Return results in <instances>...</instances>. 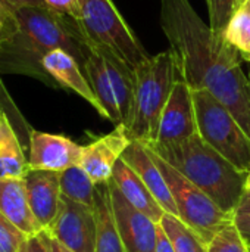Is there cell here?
Instances as JSON below:
<instances>
[{
	"label": "cell",
	"instance_id": "obj_23",
	"mask_svg": "<svg viewBox=\"0 0 250 252\" xmlns=\"http://www.w3.org/2000/svg\"><path fill=\"white\" fill-rule=\"evenodd\" d=\"M159 226L169 238L175 252H208V244L178 217L165 213Z\"/></svg>",
	"mask_w": 250,
	"mask_h": 252
},
{
	"label": "cell",
	"instance_id": "obj_21",
	"mask_svg": "<svg viewBox=\"0 0 250 252\" xmlns=\"http://www.w3.org/2000/svg\"><path fill=\"white\" fill-rule=\"evenodd\" d=\"M94 192L96 185L81 165H72L60 173L62 196L87 207H94Z\"/></svg>",
	"mask_w": 250,
	"mask_h": 252
},
{
	"label": "cell",
	"instance_id": "obj_18",
	"mask_svg": "<svg viewBox=\"0 0 250 252\" xmlns=\"http://www.w3.org/2000/svg\"><path fill=\"white\" fill-rule=\"evenodd\" d=\"M87 56L83 65L84 74L96 94V97L99 99L100 105L103 106L108 120L112 121L115 126H121V114H119V108L116 103V97L113 93V87L111 83V78L108 75L106 66L103 63L102 56L93 49V46L88 41V35H87Z\"/></svg>",
	"mask_w": 250,
	"mask_h": 252
},
{
	"label": "cell",
	"instance_id": "obj_26",
	"mask_svg": "<svg viewBox=\"0 0 250 252\" xmlns=\"http://www.w3.org/2000/svg\"><path fill=\"white\" fill-rule=\"evenodd\" d=\"M27 238V233L0 213V252H16Z\"/></svg>",
	"mask_w": 250,
	"mask_h": 252
},
{
	"label": "cell",
	"instance_id": "obj_9",
	"mask_svg": "<svg viewBox=\"0 0 250 252\" xmlns=\"http://www.w3.org/2000/svg\"><path fill=\"white\" fill-rule=\"evenodd\" d=\"M83 146L60 134L29 130L28 168L62 173L72 165H80Z\"/></svg>",
	"mask_w": 250,
	"mask_h": 252
},
{
	"label": "cell",
	"instance_id": "obj_10",
	"mask_svg": "<svg viewBox=\"0 0 250 252\" xmlns=\"http://www.w3.org/2000/svg\"><path fill=\"white\" fill-rule=\"evenodd\" d=\"M193 134H197L193 90L186 81L180 78L175 81L169 99L162 111L156 142H177Z\"/></svg>",
	"mask_w": 250,
	"mask_h": 252
},
{
	"label": "cell",
	"instance_id": "obj_16",
	"mask_svg": "<svg viewBox=\"0 0 250 252\" xmlns=\"http://www.w3.org/2000/svg\"><path fill=\"white\" fill-rule=\"evenodd\" d=\"M0 213L28 236L43 230L31 211L24 179H0Z\"/></svg>",
	"mask_w": 250,
	"mask_h": 252
},
{
	"label": "cell",
	"instance_id": "obj_19",
	"mask_svg": "<svg viewBox=\"0 0 250 252\" xmlns=\"http://www.w3.org/2000/svg\"><path fill=\"white\" fill-rule=\"evenodd\" d=\"M94 214L97 224L96 252H127L115 221L108 183L96 185Z\"/></svg>",
	"mask_w": 250,
	"mask_h": 252
},
{
	"label": "cell",
	"instance_id": "obj_20",
	"mask_svg": "<svg viewBox=\"0 0 250 252\" xmlns=\"http://www.w3.org/2000/svg\"><path fill=\"white\" fill-rule=\"evenodd\" d=\"M28 159L15 131L13 123L0 105V179L18 177L24 179L28 173Z\"/></svg>",
	"mask_w": 250,
	"mask_h": 252
},
{
	"label": "cell",
	"instance_id": "obj_28",
	"mask_svg": "<svg viewBox=\"0 0 250 252\" xmlns=\"http://www.w3.org/2000/svg\"><path fill=\"white\" fill-rule=\"evenodd\" d=\"M16 252H52L49 233L43 229L41 232L28 236Z\"/></svg>",
	"mask_w": 250,
	"mask_h": 252
},
{
	"label": "cell",
	"instance_id": "obj_15",
	"mask_svg": "<svg viewBox=\"0 0 250 252\" xmlns=\"http://www.w3.org/2000/svg\"><path fill=\"white\" fill-rule=\"evenodd\" d=\"M88 41L103 59V63L111 78L116 103L119 108L121 126L125 127L128 124L131 109H133V102H134V69L125 61H122L115 52H112L109 47L93 41L90 37H88Z\"/></svg>",
	"mask_w": 250,
	"mask_h": 252
},
{
	"label": "cell",
	"instance_id": "obj_1",
	"mask_svg": "<svg viewBox=\"0 0 250 252\" xmlns=\"http://www.w3.org/2000/svg\"><path fill=\"white\" fill-rule=\"evenodd\" d=\"M159 22L180 78L221 102L250 137V80L240 53L202 21L190 0H161Z\"/></svg>",
	"mask_w": 250,
	"mask_h": 252
},
{
	"label": "cell",
	"instance_id": "obj_24",
	"mask_svg": "<svg viewBox=\"0 0 250 252\" xmlns=\"http://www.w3.org/2000/svg\"><path fill=\"white\" fill-rule=\"evenodd\" d=\"M208 252H249V247L248 241L231 223L209 241Z\"/></svg>",
	"mask_w": 250,
	"mask_h": 252
},
{
	"label": "cell",
	"instance_id": "obj_32",
	"mask_svg": "<svg viewBox=\"0 0 250 252\" xmlns=\"http://www.w3.org/2000/svg\"><path fill=\"white\" fill-rule=\"evenodd\" d=\"M156 252H175L171 241H169V238L167 236V233L162 230L161 226H159V241H158V250H156Z\"/></svg>",
	"mask_w": 250,
	"mask_h": 252
},
{
	"label": "cell",
	"instance_id": "obj_7",
	"mask_svg": "<svg viewBox=\"0 0 250 252\" xmlns=\"http://www.w3.org/2000/svg\"><path fill=\"white\" fill-rule=\"evenodd\" d=\"M44 230L71 251L96 252L97 224L94 207L60 196L59 211L52 224Z\"/></svg>",
	"mask_w": 250,
	"mask_h": 252
},
{
	"label": "cell",
	"instance_id": "obj_8",
	"mask_svg": "<svg viewBox=\"0 0 250 252\" xmlns=\"http://www.w3.org/2000/svg\"><path fill=\"white\" fill-rule=\"evenodd\" d=\"M109 193L118 232L127 252H156L159 241V223L136 210L109 180Z\"/></svg>",
	"mask_w": 250,
	"mask_h": 252
},
{
	"label": "cell",
	"instance_id": "obj_27",
	"mask_svg": "<svg viewBox=\"0 0 250 252\" xmlns=\"http://www.w3.org/2000/svg\"><path fill=\"white\" fill-rule=\"evenodd\" d=\"M233 224L240 235L250 242V192L245 190L237 207L233 211Z\"/></svg>",
	"mask_w": 250,
	"mask_h": 252
},
{
	"label": "cell",
	"instance_id": "obj_31",
	"mask_svg": "<svg viewBox=\"0 0 250 252\" xmlns=\"http://www.w3.org/2000/svg\"><path fill=\"white\" fill-rule=\"evenodd\" d=\"M10 7L21 9V7H44V0H4Z\"/></svg>",
	"mask_w": 250,
	"mask_h": 252
},
{
	"label": "cell",
	"instance_id": "obj_25",
	"mask_svg": "<svg viewBox=\"0 0 250 252\" xmlns=\"http://www.w3.org/2000/svg\"><path fill=\"white\" fill-rule=\"evenodd\" d=\"M240 1L242 0H206L211 21L209 25L212 27V30L222 34Z\"/></svg>",
	"mask_w": 250,
	"mask_h": 252
},
{
	"label": "cell",
	"instance_id": "obj_22",
	"mask_svg": "<svg viewBox=\"0 0 250 252\" xmlns=\"http://www.w3.org/2000/svg\"><path fill=\"white\" fill-rule=\"evenodd\" d=\"M222 35L240 53L242 59L250 62V0L239 3Z\"/></svg>",
	"mask_w": 250,
	"mask_h": 252
},
{
	"label": "cell",
	"instance_id": "obj_12",
	"mask_svg": "<svg viewBox=\"0 0 250 252\" xmlns=\"http://www.w3.org/2000/svg\"><path fill=\"white\" fill-rule=\"evenodd\" d=\"M31 211L43 229L55 220L60 204V173L28 170L24 177Z\"/></svg>",
	"mask_w": 250,
	"mask_h": 252
},
{
	"label": "cell",
	"instance_id": "obj_36",
	"mask_svg": "<svg viewBox=\"0 0 250 252\" xmlns=\"http://www.w3.org/2000/svg\"><path fill=\"white\" fill-rule=\"evenodd\" d=\"M248 247H249V252H250V242H248Z\"/></svg>",
	"mask_w": 250,
	"mask_h": 252
},
{
	"label": "cell",
	"instance_id": "obj_6",
	"mask_svg": "<svg viewBox=\"0 0 250 252\" xmlns=\"http://www.w3.org/2000/svg\"><path fill=\"white\" fill-rule=\"evenodd\" d=\"M80 24L93 41L109 47L133 69L150 56L112 0H81Z\"/></svg>",
	"mask_w": 250,
	"mask_h": 252
},
{
	"label": "cell",
	"instance_id": "obj_5",
	"mask_svg": "<svg viewBox=\"0 0 250 252\" xmlns=\"http://www.w3.org/2000/svg\"><path fill=\"white\" fill-rule=\"evenodd\" d=\"M149 151L169 188L177 208V217L209 244L218 232L233 223V214L221 210L200 188L165 162L150 148Z\"/></svg>",
	"mask_w": 250,
	"mask_h": 252
},
{
	"label": "cell",
	"instance_id": "obj_17",
	"mask_svg": "<svg viewBox=\"0 0 250 252\" xmlns=\"http://www.w3.org/2000/svg\"><path fill=\"white\" fill-rule=\"evenodd\" d=\"M111 180L118 186L124 198L136 210L144 213L153 221L161 223L162 217L165 216L164 208L159 205L156 198L150 193V190L139 177V174L122 158L116 162Z\"/></svg>",
	"mask_w": 250,
	"mask_h": 252
},
{
	"label": "cell",
	"instance_id": "obj_4",
	"mask_svg": "<svg viewBox=\"0 0 250 252\" xmlns=\"http://www.w3.org/2000/svg\"><path fill=\"white\" fill-rule=\"evenodd\" d=\"M199 136L239 171L250 170V137L234 115L206 90H193Z\"/></svg>",
	"mask_w": 250,
	"mask_h": 252
},
{
	"label": "cell",
	"instance_id": "obj_34",
	"mask_svg": "<svg viewBox=\"0 0 250 252\" xmlns=\"http://www.w3.org/2000/svg\"><path fill=\"white\" fill-rule=\"evenodd\" d=\"M245 190L250 192V170H249V173H248V179H246V186H245Z\"/></svg>",
	"mask_w": 250,
	"mask_h": 252
},
{
	"label": "cell",
	"instance_id": "obj_14",
	"mask_svg": "<svg viewBox=\"0 0 250 252\" xmlns=\"http://www.w3.org/2000/svg\"><path fill=\"white\" fill-rule=\"evenodd\" d=\"M121 158L139 174V177L147 186L150 193L156 198L164 211L177 217V208L171 196L169 188L164 179V174L156 165L149 148L143 142L131 139V143L124 151Z\"/></svg>",
	"mask_w": 250,
	"mask_h": 252
},
{
	"label": "cell",
	"instance_id": "obj_29",
	"mask_svg": "<svg viewBox=\"0 0 250 252\" xmlns=\"http://www.w3.org/2000/svg\"><path fill=\"white\" fill-rule=\"evenodd\" d=\"M46 6L60 15L81 21V0H44Z\"/></svg>",
	"mask_w": 250,
	"mask_h": 252
},
{
	"label": "cell",
	"instance_id": "obj_3",
	"mask_svg": "<svg viewBox=\"0 0 250 252\" xmlns=\"http://www.w3.org/2000/svg\"><path fill=\"white\" fill-rule=\"evenodd\" d=\"M177 80L180 74L169 49L149 56L134 68V102L125 126L131 139L146 145L158 140L161 115Z\"/></svg>",
	"mask_w": 250,
	"mask_h": 252
},
{
	"label": "cell",
	"instance_id": "obj_13",
	"mask_svg": "<svg viewBox=\"0 0 250 252\" xmlns=\"http://www.w3.org/2000/svg\"><path fill=\"white\" fill-rule=\"evenodd\" d=\"M43 66L46 72L53 78L57 87L69 89L78 96H81L85 102H88L103 118H108L103 106L96 97L85 74L83 72V66L78 61L65 50L56 49L49 52L43 59Z\"/></svg>",
	"mask_w": 250,
	"mask_h": 252
},
{
	"label": "cell",
	"instance_id": "obj_35",
	"mask_svg": "<svg viewBox=\"0 0 250 252\" xmlns=\"http://www.w3.org/2000/svg\"><path fill=\"white\" fill-rule=\"evenodd\" d=\"M6 94V92H4V89H3V86H1V83H0V105H1V97Z\"/></svg>",
	"mask_w": 250,
	"mask_h": 252
},
{
	"label": "cell",
	"instance_id": "obj_2",
	"mask_svg": "<svg viewBox=\"0 0 250 252\" xmlns=\"http://www.w3.org/2000/svg\"><path fill=\"white\" fill-rule=\"evenodd\" d=\"M146 145V143H144ZM165 162L200 188L221 210L233 214L246 186L248 174L239 171L200 136L147 145Z\"/></svg>",
	"mask_w": 250,
	"mask_h": 252
},
{
	"label": "cell",
	"instance_id": "obj_33",
	"mask_svg": "<svg viewBox=\"0 0 250 252\" xmlns=\"http://www.w3.org/2000/svg\"><path fill=\"white\" fill-rule=\"evenodd\" d=\"M47 232V230H46ZM50 236V235H49ZM50 248H52V252H74L71 251L69 248H66L65 245H62L57 239H55V238H52L50 236Z\"/></svg>",
	"mask_w": 250,
	"mask_h": 252
},
{
	"label": "cell",
	"instance_id": "obj_11",
	"mask_svg": "<svg viewBox=\"0 0 250 252\" xmlns=\"http://www.w3.org/2000/svg\"><path fill=\"white\" fill-rule=\"evenodd\" d=\"M130 143L131 137L125 127L116 126L112 133L83 146L80 165L90 176L94 185L108 183L112 179L116 162L121 159Z\"/></svg>",
	"mask_w": 250,
	"mask_h": 252
},
{
	"label": "cell",
	"instance_id": "obj_30",
	"mask_svg": "<svg viewBox=\"0 0 250 252\" xmlns=\"http://www.w3.org/2000/svg\"><path fill=\"white\" fill-rule=\"evenodd\" d=\"M13 7H10L4 0H0V44L13 25Z\"/></svg>",
	"mask_w": 250,
	"mask_h": 252
}]
</instances>
